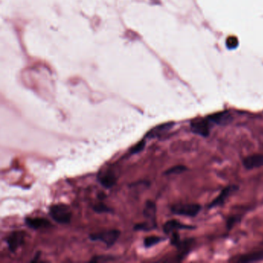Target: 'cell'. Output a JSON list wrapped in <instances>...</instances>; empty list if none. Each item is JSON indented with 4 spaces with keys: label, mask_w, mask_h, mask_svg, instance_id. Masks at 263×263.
<instances>
[{
    "label": "cell",
    "mask_w": 263,
    "mask_h": 263,
    "mask_svg": "<svg viewBox=\"0 0 263 263\" xmlns=\"http://www.w3.org/2000/svg\"><path fill=\"white\" fill-rule=\"evenodd\" d=\"M93 208L94 212H97V213H106V212H111L110 208H108L104 203H98V204H95Z\"/></svg>",
    "instance_id": "17"
},
{
    "label": "cell",
    "mask_w": 263,
    "mask_h": 263,
    "mask_svg": "<svg viewBox=\"0 0 263 263\" xmlns=\"http://www.w3.org/2000/svg\"><path fill=\"white\" fill-rule=\"evenodd\" d=\"M174 123H167L165 124L160 125L156 128L153 129L151 132L148 133V137L150 138H154V137L158 136V135H162V133L166 132L171 128Z\"/></svg>",
    "instance_id": "14"
},
{
    "label": "cell",
    "mask_w": 263,
    "mask_h": 263,
    "mask_svg": "<svg viewBox=\"0 0 263 263\" xmlns=\"http://www.w3.org/2000/svg\"><path fill=\"white\" fill-rule=\"evenodd\" d=\"M207 118L211 124L221 125V126L229 124L232 122L233 120L232 116L229 111L218 112L216 114H211Z\"/></svg>",
    "instance_id": "6"
},
{
    "label": "cell",
    "mask_w": 263,
    "mask_h": 263,
    "mask_svg": "<svg viewBox=\"0 0 263 263\" xmlns=\"http://www.w3.org/2000/svg\"><path fill=\"white\" fill-rule=\"evenodd\" d=\"M263 251L247 254L242 256L239 260L240 263H253V262L263 261Z\"/></svg>",
    "instance_id": "13"
},
{
    "label": "cell",
    "mask_w": 263,
    "mask_h": 263,
    "mask_svg": "<svg viewBox=\"0 0 263 263\" xmlns=\"http://www.w3.org/2000/svg\"><path fill=\"white\" fill-rule=\"evenodd\" d=\"M163 240V238L159 236H149L147 237L144 241V245L147 248L152 247L155 245L159 243L160 242Z\"/></svg>",
    "instance_id": "15"
},
{
    "label": "cell",
    "mask_w": 263,
    "mask_h": 263,
    "mask_svg": "<svg viewBox=\"0 0 263 263\" xmlns=\"http://www.w3.org/2000/svg\"><path fill=\"white\" fill-rule=\"evenodd\" d=\"M239 187L235 186H230L225 187L221 191V193L218 195V197L212 201L209 204V208H216V207L222 206V204H225V201L229 199V196L232 194L234 193L235 191H237Z\"/></svg>",
    "instance_id": "5"
},
{
    "label": "cell",
    "mask_w": 263,
    "mask_h": 263,
    "mask_svg": "<svg viewBox=\"0 0 263 263\" xmlns=\"http://www.w3.org/2000/svg\"><path fill=\"white\" fill-rule=\"evenodd\" d=\"M186 170H187V168L186 166H184V165H176V166L172 167L171 169L167 170L165 172V174L169 175V174H180V173L186 171Z\"/></svg>",
    "instance_id": "16"
},
{
    "label": "cell",
    "mask_w": 263,
    "mask_h": 263,
    "mask_svg": "<svg viewBox=\"0 0 263 263\" xmlns=\"http://www.w3.org/2000/svg\"><path fill=\"white\" fill-rule=\"evenodd\" d=\"M226 44L229 49H234L237 47V46L239 45V40L235 36H229V38L226 40Z\"/></svg>",
    "instance_id": "18"
},
{
    "label": "cell",
    "mask_w": 263,
    "mask_h": 263,
    "mask_svg": "<svg viewBox=\"0 0 263 263\" xmlns=\"http://www.w3.org/2000/svg\"><path fill=\"white\" fill-rule=\"evenodd\" d=\"M98 178L99 182H101V185L106 188H110L117 182V177L111 171H107L100 174Z\"/></svg>",
    "instance_id": "11"
},
{
    "label": "cell",
    "mask_w": 263,
    "mask_h": 263,
    "mask_svg": "<svg viewBox=\"0 0 263 263\" xmlns=\"http://www.w3.org/2000/svg\"><path fill=\"white\" fill-rule=\"evenodd\" d=\"M119 235L120 232L118 230L112 229V230H107L97 234H93V235H91L90 238L91 240L101 241L105 243L108 247H110L116 243V241L118 240Z\"/></svg>",
    "instance_id": "4"
},
{
    "label": "cell",
    "mask_w": 263,
    "mask_h": 263,
    "mask_svg": "<svg viewBox=\"0 0 263 263\" xmlns=\"http://www.w3.org/2000/svg\"><path fill=\"white\" fill-rule=\"evenodd\" d=\"M211 122L208 118H196L191 122V130L194 134L206 138L210 134Z\"/></svg>",
    "instance_id": "3"
},
{
    "label": "cell",
    "mask_w": 263,
    "mask_h": 263,
    "mask_svg": "<svg viewBox=\"0 0 263 263\" xmlns=\"http://www.w3.org/2000/svg\"><path fill=\"white\" fill-rule=\"evenodd\" d=\"M49 215L54 221L60 224H67L71 219L70 208L65 204H54L49 208Z\"/></svg>",
    "instance_id": "1"
},
{
    "label": "cell",
    "mask_w": 263,
    "mask_h": 263,
    "mask_svg": "<svg viewBox=\"0 0 263 263\" xmlns=\"http://www.w3.org/2000/svg\"><path fill=\"white\" fill-rule=\"evenodd\" d=\"M25 234L23 232H14L9 235L6 243L11 252H15L24 242Z\"/></svg>",
    "instance_id": "7"
},
{
    "label": "cell",
    "mask_w": 263,
    "mask_h": 263,
    "mask_svg": "<svg viewBox=\"0 0 263 263\" xmlns=\"http://www.w3.org/2000/svg\"><path fill=\"white\" fill-rule=\"evenodd\" d=\"M243 166L247 170H252V169H259L263 167V155H252L245 157L243 159Z\"/></svg>",
    "instance_id": "8"
},
{
    "label": "cell",
    "mask_w": 263,
    "mask_h": 263,
    "mask_svg": "<svg viewBox=\"0 0 263 263\" xmlns=\"http://www.w3.org/2000/svg\"><path fill=\"white\" fill-rule=\"evenodd\" d=\"M194 229L193 226L191 225H185V224L181 223L180 222H178L176 220H170L169 222H167L164 225V232L166 234H170V233L173 232L177 231L179 229Z\"/></svg>",
    "instance_id": "9"
},
{
    "label": "cell",
    "mask_w": 263,
    "mask_h": 263,
    "mask_svg": "<svg viewBox=\"0 0 263 263\" xmlns=\"http://www.w3.org/2000/svg\"><path fill=\"white\" fill-rule=\"evenodd\" d=\"M26 223L29 227L33 229H43L50 225L47 220L43 218H26Z\"/></svg>",
    "instance_id": "12"
},
{
    "label": "cell",
    "mask_w": 263,
    "mask_h": 263,
    "mask_svg": "<svg viewBox=\"0 0 263 263\" xmlns=\"http://www.w3.org/2000/svg\"><path fill=\"white\" fill-rule=\"evenodd\" d=\"M144 216L149 223L156 227V205L153 201H147L144 209Z\"/></svg>",
    "instance_id": "10"
},
{
    "label": "cell",
    "mask_w": 263,
    "mask_h": 263,
    "mask_svg": "<svg viewBox=\"0 0 263 263\" xmlns=\"http://www.w3.org/2000/svg\"><path fill=\"white\" fill-rule=\"evenodd\" d=\"M145 146V140H142L140 142H139L131 150V154H137L143 151Z\"/></svg>",
    "instance_id": "19"
},
{
    "label": "cell",
    "mask_w": 263,
    "mask_h": 263,
    "mask_svg": "<svg viewBox=\"0 0 263 263\" xmlns=\"http://www.w3.org/2000/svg\"><path fill=\"white\" fill-rule=\"evenodd\" d=\"M201 206L197 203H189V204H177L171 207V212L174 215L195 217L201 211Z\"/></svg>",
    "instance_id": "2"
}]
</instances>
